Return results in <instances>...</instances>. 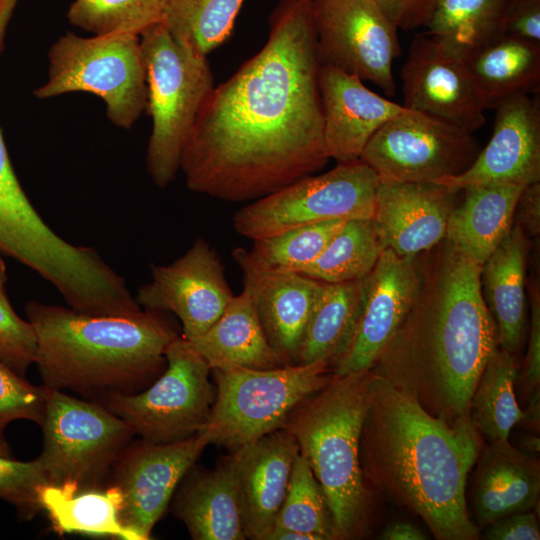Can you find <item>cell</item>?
I'll return each mask as SVG.
<instances>
[{
    "label": "cell",
    "mask_w": 540,
    "mask_h": 540,
    "mask_svg": "<svg viewBox=\"0 0 540 540\" xmlns=\"http://www.w3.org/2000/svg\"><path fill=\"white\" fill-rule=\"evenodd\" d=\"M397 28L412 30L424 26L436 0H372Z\"/></svg>",
    "instance_id": "44"
},
{
    "label": "cell",
    "mask_w": 540,
    "mask_h": 540,
    "mask_svg": "<svg viewBox=\"0 0 540 540\" xmlns=\"http://www.w3.org/2000/svg\"><path fill=\"white\" fill-rule=\"evenodd\" d=\"M319 89L325 149L338 164L359 160L372 136L408 109L372 91L357 76L327 65H320Z\"/></svg>",
    "instance_id": "19"
},
{
    "label": "cell",
    "mask_w": 540,
    "mask_h": 540,
    "mask_svg": "<svg viewBox=\"0 0 540 540\" xmlns=\"http://www.w3.org/2000/svg\"><path fill=\"white\" fill-rule=\"evenodd\" d=\"M481 104L495 109L517 95L538 93L540 46L501 37L466 60Z\"/></svg>",
    "instance_id": "28"
},
{
    "label": "cell",
    "mask_w": 540,
    "mask_h": 540,
    "mask_svg": "<svg viewBox=\"0 0 540 540\" xmlns=\"http://www.w3.org/2000/svg\"><path fill=\"white\" fill-rule=\"evenodd\" d=\"M151 277L139 287L137 303L143 309L173 312L187 341L205 333L234 296L217 253L202 238L171 264L154 265Z\"/></svg>",
    "instance_id": "15"
},
{
    "label": "cell",
    "mask_w": 540,
    "mask_h": 540,
    "mask_svg": "<svg viewBox=\"0 0 540 540\" xmlns=\"http://www.w3.org/2000/svg\"><path fill=\"white\" fill-rule=\"evenodd\" d=\"M380 180L363 161L339 163L256 199L233 217L235 231L256 240L331 219H373Z\"/></svg>",
    "instance_id": "10"
},
{
    "label": "cell",
    "mask_w": 540,
    "mask_h": 540,
    "mask_svg": "<svg viewBox=\"0 0 540 540\" xmlns=\"http://www.w3.org/2000/svg\"><path fill=\"white\" fill-rule=\"evenodd\" d=\"M347 219H331L256 239L247 250L251 264L265 273H302L321 254Z\"/></svg>",
    "instance_id": "35"
},
{
    "label": "cell",
    "mask_w": 540,
    "mask_h": 540,
    "mask_svg": "<svg viewBox=\"0 0 540 540\" xmlns=\"http://www.w3.org/2000/svg\"><path fill=\"white\" fill-rule=\"evenodd\" d=\"M508 0H436L424 25L448 51L466 61L504 37Z\"/></svg>",
    "instance_id": "29"
},
{
    "label": "cell",
    "mask_w": 540,
    "mask_h": 540,
    "mask_svg": "<svg viewBox=\"0 0 540 540\" xmlns=\"http://www.w3.org/2000/svg\"><path fill=\"white\" fill-rule=\"evenodd\" d=\"M419 268L412 305L371 371L432 416L471 421V398L499 346L482 266L444 238L419 254Z\"/></svg>",
    "instance_id": "2"
},
{
    "label": "cell",
    "mask_w": 540,
    "mask_h": 540,
    "mask_svg": "<svg viewBox=\"0 0 540 540\" xmlns=\"http://www.w3.org/2000/svg\"><path fill=\"white\" fill-rule=\"evenodd\" d=\"M67 16L73 25L94 35L140 36L161 22V0H74Z\"/></svg>",
    "instance_id": "37"
},
{
    "label": "cell",
    "mask_w": 540,
    "mask_h": 540,
    "mask_svg": "<svg viewBox=\"0 0 540 540\" xmlns=\"http://www.w3.org/2000/svg\"><path fill=\"white\" fill-rule=\"evenodd\" d=\"M503 35L540 46V0H508Z\"/></svg>",
    "instance_id": "41"
},
{
    "label": "cell",
    "mask_w": 540,
    "mask_h": 540,
    "mask_svg": "<svg viewBox=\"0 0 540 540\" xmlns=\"http://www.w3.org/2000/svg\"><path fill=\"white\" fill-rule=\"evenodd\" d=\"M36 346L32 324L16 314L6 294H0V362L26 378L34 363Z\"/></svg>",
    "instance_id": "40"
},
{
    "label": "cell",
    "mask_w": 540,
    "mask_h": 540,
    "mask_svg": "<svg viewBox=\"0 0 540 540\" xmlns=\"http://www.w3.org/2000/svg\"><path fill=\"white\" fill-rule=\"evenodd\" d=\"M459 191L435 182H380L373 219L385 248L414 256L437 245L445 238Z\"/></svg>",
    "instance_id": "20"
},
{
    "label": "cell",
    "mask_w": 540,
    "mask_h": 540,
    "mask_svg": "<svg viewBox=\"0 0 540 540\" xmlns=\"http://www.w3.org/2000/svg\"><path fill=\"white\" fill-rule=\"evenodd\" d=\"M40 499L59 534L80 533L135 540L119 521L122 496L113 485L105 490H86L74 495L47 485L42 489Z\"/></svg>",
    "instance_id": "32"
},
{
    "label": "cell",
    "mask_w": 540,
    "mask_h": 540,
    "mask_svg": "<svg viewBox=\"0 0 540 540\" xmlns=\"http://www.w3.org/2000/svg\"><path fill=\"white\" fill-rule=\"evenodd\" d=\"M298 453L296 440L284 428L231 452L246 538L267 540L285 498Z\"/></svg>",
    "instance_id": "21"
},
{
    "label": "cell",
    "mask_w": 540,
    "mask_h": 540,
    "mask_svg": "<svg viewBox=\"0 0 540 540\" xmlns=\"http://www.w3.org/2000/svg\"><path fill=\"white\" fill-rule=\"evenodd\" d=\"M188 343L210 370L232 367L264 370L284 366L267 341L252 296L244 289L233 296L205 333Z\"/></svg>",
    "instance_id": "25"
},
{
    "label": "cell",
    "mask_w": 540,
    "mask_h": 540,
    "mask_svg": "<svg viewBox=\"0 0 540 540\" xmlns=\"http://www.w3.org/2000/svg\"><path fill=\"white\" fill-rule=\"evenodd\" d=\"M47 387L34 386L0 362V455L10 457L5 429L15 420H30L42 425Z\"/></svg>",
    "instance_id": "38"
},
{
    "label": "cell",
    "mask_w": 540,
    "mask_h": 540,
    "mask_svg": "<svg viewBox=\"0 0 540 540\" xmlns=\"http://www.w3.org/2000/svg\"><path fill=\"white\" fill-rule=\"evenodd\" d=\"M194 467V466H193ZM191 468L183 477L173 511L194 540L247 539L230 453L215 469Z\"/></svg>",
    "instance_id": "23"
},
{
    "label": "cell",
    "mask_w": 540,
    "mask_h": 540,
    "mask_svg": "<svg viewBox=\"0 0 540 540\" xmlns=\"http://www.w3.org/2000/svg\"><path fill=\"white\" fill-rule=\"evenodd\" d=\"M320 65L396 91L393 62L399 55L397 28L372 0H313Z\"/></svg>",
    "instance_id": "13"
},
{
    "label": "cell",
    "mask_w": 540,
    "mask_h": 540,
    "mask_svg": "<svg viewBox=\"0 0 540 540\" xmlns=\"http://www.w3.org/2000/svg\"><path fill=\"white\" fill-rule=\"evenodd\" d=\"M216 382L209 420L202 430L209 444L231 452L281 429L290 413L325 387L332 377L327 361L273 369H213Z\"/></svg>",
    "instance_id": "7"
},
{
    "label": "cell",
    "mask_w": 540,
    "mask_h": 540,
    "mask_svg": "<svg viewBox=\"0 0 540 540\" xmlns=\"http://www.w3.org/2000/svg\"><path fill=\"white\" fill-rule=\"evenodd\" d=\"M514 214H517L520 227L536 235L540 229V182L527 185L517 201Z\"/></svg>",
    "instance_id": "45"
},
{
    "label": "cell",
    "mask_w": 540,
    "mask_h": 540,
    "mask_svg": "<svg viewBox=\"0 0 540 540\" xmlns=\"http://www.w3.org/2000/svg\"><path fill=\"white\" fill-rule=\"evenodd\" d=\"M254 300L264 334L284 365H297L304 333L321 281L300 273H265L250 262L247 250L232 252Z\"/></svg>",
    "instance_id": "22"
},
{
    "label": "cell",
    "mask_w": 540,
    "mask_h": 540,
    "mask_svg": "<svg viewBox=\"0 0 540 540\" xmlns=\"http://www.w3.org/2000/svg\"><path fill=\"white\" fill-rule=\"evenodd\" d=\"M372 371L335 375L301 402L282 428L296 440L327 501L335 539H352L364 526L369 489L359 458L371 401Z\"/></svg>",
    "instance_id": "5"
},
{
    "label": "cell",
    "mask_w": 540,
    "mask_h": 540,
    "mask_svg": "<svg viewBox=\"0 0 540 540\" xmlns=\"http://www.w3.org/2000/svg\"><path fill=\"white\" fill-rule=\"evenodd\" d=\"M49 485L37 460L21 462L0 455V499L15 506L22 519L43 509L41 491Z\"/></svg>",
    "instance_id": "39"
},
{
    "label": "cell",
    "mask_w": 540,
    "mask_h": 540,
    "mask_svg": "<svg viewBox=\"0 0 540 540\" xmlns=\"http://www.w3.org/2000/svg\"><path fill=\"white\" fill-rule=\"evenodd\" d=\"M47 81L34 91L40 99L70 92L100 97L111 122L129 129L147 108L140 37L110 33L80 37L68 32L48 53Z\"/></svg>",
    "instance_id": "8"
},
{
    "label": "cell",
    "mask_w": 540,
    "mask_h": 540,
    "mask_svg": "<svg viewBox=\"0 0 540 540\" xmlns=\"http://www.w3.org/2000/svg\"><path fill=\"white\" fill-rule=\"evenodd\" d=\"M273 529L296 530L314 535L317 540L335 539L324 493L300 452L294 460L287 492Z\"/></svg>",
    "instance_id": "36"
},
{
    "label": "cell",
    "mask_w": 540,
    "mask_h": 540,
    "mask_svg": "<svg viewBox=\"0 0 540 540\" xmlns=\"http://www.w3.org/2000/svg\"><path fill=\"white\" fill-rule=\"evenodd\" d=\"M419 254L381 253L365 278L360 311L346 345L330 364L335 375L371 370L409 311L419 283Z\"/></svg>",
    "instance_id": "16"
},
{
    "label": "cell",
    "mask_w": 540,
    "mask_h": 540,
    "mask_svg": "<svg viewBox=\"0 0 540 540\" xmlns=\"http://www.w3.org/2000/svg\"><path fill=\"white\" fill-rule=\"evenodd\" d=\"M41 427L43 449L36 460L49 485L70 495L100 489L135 435L102 403L48 387Z\"/></svg>",
    "instance_id": "9"
},
{
    "label": "cell",
    "mask_w": 540,
    "mask_h": 540,
    "mask_svg": "<svg viewBox=\"0 0 540 540\" xmlns=\"http://www.w3.org/2000/svg\"><path fill=\"white\" fill-rule=\"evenodd\" d=\"M385 245L374 219H348L301 274L325 283L365 278Z\"/></svg>",
    "instance_id": "34"
},
{
    "label": "cell",
    "mask_w": 540,
    "mask_h": 540,
    "mask_svg": "<svg viewBox=\"0 0 540 540\" xmlns=\"http://www.w3.org/2000/svg\"><path fill=\"white\" fill-rule=\"evenodd\" d=\"M479 151L472 133L407 109L372 136L360 160L381 183L436 182L465 171Z\"/></svg>",
    "instance_id": "12"
},
{
    "label": "cell",
    "mask_w": 540,
    "mask_h": 540,
    "mask_svg": "<svg viewBox=\"0 0 540 540\" xmlns=\"http://www.w3.org/2000/svg\"><path fill=\"white\" fill-rule=\"evenodd\" d=\"M482 450L471 421L449 424L372 372L359 445L365 483L419 517L438 540H477L466 502Z\"/></svg>",
    "instance_id": "3"
},
{
    "label": "cell",
    "mask_w": 540,
    "mask_h": 540,
    "mask_svg": "<svg viewBox=\"0 0 540 540\" xmlns=\"http://www.w3.org/2000/svg\"><path fill=\"white\" fill-rule=\"evenodd\" d=\"M381 540H424L426 534L413 523L395 521L386 526L378 536Z\"/></svg>",
    "instance_id": "46"
},
{
    "label": "cell",
    "mask_w": 540,
    "mask_h": 540,
    "mask_svg": "<svg viewBox=\"0 0 540 540\" xmlns=\"http://www.w3.org/2000/svg\"><path fill=\"white\" fill-rule=\"evenodd\" d=\"M319 68L313 0H279L264 46L197 115L180 160L187 187L241 202L323 168Z\"/></svg>",
    "instance_id": "1"
},
{
    "label": "cell",
    "mask_w": 540,
    "mask_h": 540,
    "mask_svg": "<svg viewBox=\"0 0 540 540\" xmlns=\"http://www.w3.org/2000/svg\"><path fill=\"white\" fill-rule=\"evenodd\" d=\"M401 79L404 107L472 134L485 123V110L466 61L427 33L412 40Z\"/></svg>",
    "instance_id": "17"
},
{
    "label": "cell",
    "mask_w": 540,
    "mask_h": 540,
    "mask_svg": "<svg viewBox=\"0 0 540 540\" xmlns=\"http://www.w3.org/2000/svg\"><path fill=\"white\" fill-rule=\"evenodd\" d=\"M516 355L498 346L489 357L470 401V420L489 444L505 443L511 429L524 422L517 403Z\"/></svg>",
    "instance_id": "31"
},
{
    "label": "cell",
    "mask_w": 540,
    "mask_h": 540,
    "mask_svg": "<svg viewBox=\"0 0 540 540\" xmlns=\"http://www.w3.org/2000/svg\"><path fill=\"white\" fill-rule=\"evenodd\" d=\"M495 110L492 136L473 163L462 173L435 183L462 190L472 185L540 182L539 99L517 95Z\"/></svg>",
    "instance_id": "18"
},
{
    "label": "cell",
    "mask_w": 540,
    "mask_h": 540,
    "mask_svg": "<svg viewBox=\"0 0 540 540\" xmlns=\"http://www.w3.org/2000/svg\"><path fill=\"white\" fill-rule=\"evenodd\" d=\"M480 536L486 540H539L540 531L536 514L524 511L493 521Z\"/></svg>",
    "instance_id": "42"
},
{
    "label": "cell",
    "mask_w": 540,
    "mask_h": 540,
    "mask_svg": "<svg viewBox=\"0 0 540 540\" xmlns=\"http://www.w3.org/2000/svg\"><path fill=\"white\" fill-rule=\"evenodd\" d=\"M165 356L166 368L152 385L135 394H110L98 401L135 435L152 443L177 442L201 432L214 402L211 370L187 340L177 335Z\"/></svg>",
    "instance_id": "11"
},
{
    "label": "cell",
    "mask_w": 540,
    "mask_h": 540,
    "mask_svg": "<svg viewBox=\"0 0 540 540\" xmlns=\"http://www.w3.org/2000/svg\"><path fill=\"white\" fill-rule=\"evenodd\" d=\"M209 445L204 432L172 443L140 439L116 458L111 485L120 490L121 525L135 540H147L169 505L174 491Z\"/></svg>",
    "instance_id": "14"
},
{
    "label": "cell",
    "mask_w": 540,
    "mask_h": 540,
    "mask_svg": "<svg viewBox=\"0 0 540 540\" xmlns=\"http://www.w3.org/2000/svg\"><path fill=\"white\" fill-rule=\"evenodd\" d=\"M531 321L527 354L520 376L524 392L529 396L539 390L540 384V299L536 287L531 291Z\"/></svg>",
    "instance_id": "43"
},
{
    "label": "cell",
    "mask_w": 540,
    "mask_h": 540,
    "mask_svg": "<svg viewBox=\"0 0 540 540\" xmlns=\"http://www.w3.org/2000/svg\"><path fill=\"white\" fill-rule=\"evenodd\" d=\"M36 339L34 364L50 389H68L92 401L135 394L165 370L169 343L177 336L161 312L90 315L70 307L26 304Z\"/></svg>",
    "instance_id": "4"
},
{
    "label": "cell",
    "mask_w": 540,
    "mask_h": 540,
    "mask_svg": "<svg viewBox=\"0 0 540 540\" xmlns=\"http://www.w3.org/2000/svg\"><path fill=\"white\" fill-rule=\"evenodd\" d=\"M245 0H161V22L173 39L205 56L231 34Z\"/></svg>",
    "instance_id": "33"
},
{
    "label": "cell",
    "mask_w": 540,
    "mask_h": 540,
    "mask_svg": "<svg viewBox=\"0 0 540 540\" xmlns=\"http://www.w3.org/2000/svg\"><path fill=\"white\" fill-rule=\"evenodd\" d=\"M365 278L343 283L321 282L302 340L298 364L323 360L330 365L339 355L354 329Z\"/></svg>",
    "instance_id": "30"
},
{
    "label": "cell",
    "mask_w": 540,
    "mask_h": 540,
    "mask_svg": "<svg viewBox=\"0 0 540 540\" xmlns=\"http://www.w3.org/2000/svg\"><path fill=\"white\" fill-rule=\"evenodd\" d=\"M475 464L472 506L474 523L480 530L501 517L535 506L540 470L534 458L508 441L486 446Z\"/></svg>",
    "instance_id": "24"
},
{
    "label": "cell",
    "mask_w": 540,
    "mask_h": 540,
    "mask_svg": "<svg viewBox=\"0 0 540 540\" xmlns=\"http://www.w3.org/2000/svg\"><path fill=\"white\" fill-rule=\"evenodd\" d=\"M140 48L152 132L147 170L158 187L170 184L180 169L184 144L214 88L207 57L177 43L162 23L146 29Z\"/></svg>",
    "instance_id": "6"
},
{
    "label": "cell",
    "mask_w": 540,
    "mask_h": 540,
    "mask_svg": "<svg viewBox=\"0 0 540 540\" xmlns=\"http://www.w3.org/2000/svg\"><path fill=\"white\" fill-rule=\"evenodd\" d=\"M526 249L522 228L512 225L481 269L483 297L496 326L499 346L514 355L525 334Z\"/></svg>",
    "instance_id": "26"
},
{
    "label": "cell",
    "mask_w": 540,
    "mask_h": 540,
    "mask_svg": "<svg viewBox=\"0 0 540 540\" xmlns=\"http://www.w3.org/2000/svg\"><path fill=\"white\" fill-rule=\"evenodd\" d=\"M6 282H7L6 266L0 257V294H6Z\"/></svg>",
    "instance_id": "47"
},
{
    "label": "cell",
    "mask_w": 540,
    "mask_h": 540,
    "mask_svg": "<svg viewBox=\"0 0 540 540\" xmlns=\"http://www.w3.org/2000/svg\"><path fill=\"white\" fill-rule=\"evenodd\" d=\"M524 187L482 184L463 188L464 199L450 214L445 238L482 266L512 227Z\"/></svg>",
    "instance_id": "27"
}]
</instances>
